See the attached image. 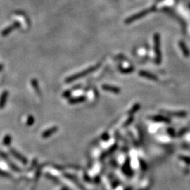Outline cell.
I'll use <instances>...</instances> for the list:
<instances>
[{"mask_svg": "<svg viewBox=\"0 0 190 190\" xmlns=\"http://www.w3.org/2000/svg\"><path fill=\"white\" fill-rule=\"evenodd\" d=\"M99 65L100 64H97L96 65H94V66L89 67V68L86 69V70H83V71H82L80 72H78V73L75 74V75L70 76V77H68V78H66V80H65V82H72V81H75L76 80H77V79H79L80 77H83V76L87 75V74L90 73V72H93L94 70H96V68H99Z\"/></svg>", "mask_w": 190, "mask_h": 190, "instance_id": "obj_1", "label": "cell"}, {"mask_svg": "<svg viewBox=\"0 0 190 190\" xmlns=\"http://www.w3.org/2000/svg\"><path fill=\"white\" fill-rule=\"evenodd\" d=\"M153 42H154V50L156 53V63L157 64H160L161 62V53H160V36L158 33L154 34Z\"/></svg>", "mask_w": 190, "mask_h": 190, "instance_id": "obj_2", "label": "cell"}, {"mask_svg": "<svg viewBox=\"0 0 190 190\" xmlns=\"http://www.w3.org/2000/svg\"><path fill=\"white\" fill-rule=\"evenodd\" d=\"M153 9H154V8L151 7V8H148V9H145V10H144V11H141L140 12H139V13H136V14L133 15H132V16L129 17L127 19H126L125 23L127 24L132 23V22H134V20H138V19L141 18L143 16H144L145 15L148 14V13H149L150 12L153 11Z\"/></svg>", "mask_w": 190, "mask_h": 190, "instance_id": "obj_3", "label": "cell"}, {"mask_svg": "<svg viewBox=\"0 0 190 190\" xmlns=\"http://www.w3.org/2000/svg\"><path fill=\"white\" fill-rule=\"evenodd\" d=\"M139 75L141 76V77H145V78L149 79L151 80H153V81H157L158 80V78L155 75L151 73V72L145 71V70H141V71L139 72Z\"/></svg>", "mask_w": 190, "mask_h": 190, "instance_id": "obj_4", "label": "cell"}, {"mask_svg": "<svg viewBox=\"0 0 190 190\" xmlns=\"http://www.w3.org/2000/svg\"><path fill=\"white\" fill-rule=\"evenodd\" d=\"M10 151H11V153H12V154H13V156H14L15 158H17V159H18L19 160H20V162H22V163H23V164H25H25H27V159L23 156H22L20 153H18V151H15V149H13V148H11V149H10Z\"/></svg>", "mask_w": 190, "mask_h": 190, "instance_id": "obj_5", "label": "cell"}, {"mask_svg": "<svg viewBox=\"0 0 190 190\" xmlns=\"http://www.w3.org/2000/svg\"><path fill=\"white\" fill-rule=\"evenodd\" d=\"M102 88L103 90L110 91V92L114 93V94H118V93H120V88L115 87V86L108 85V84H103L102 86Z\"/></svg>", "mask_w": 190, "mask_h": 190, "instance_id": "obj_6", "label": "cell"}, {"mask_svg": "<svg viewBox=\"0 0 190 190\" xmlns=\"http://www.w3.org/2000/svg\"><path fill=\"white\" fill-rule=\"evenodd\" d=\"M57 130H58V127H51V128H49L48 129H46V131L43 132V133L42 134V137L43 138L49 137L50 136L52 135L53 133L57 132Z\"/></svg>", "mask_w": 190, "mask_h": 190, "instance_id": "obj_7", "label": "cell"}, {"mask_svg": "<svg viewBox=\"0 0 190 190\" xmlns=\"http://www.w3.org/2000/svg\"><path fill=\"white\" fill-rule=\"evenodd\" d=\"M8 96V92L7 91H4V92L1 94V97H0V108H3L6 103V100H7Z\"/></svg>", "mask_w": 190, "mask_h": 190, "instance_id": "obj_8", "label": "cell"}, {"mask_svg": "<svg viewBox=\"0 0 190 190\" xmlns=\"http://www.w3.org/2000/svg\"><path fill=\"white\" fill-rule=\"evenodd\" d=\"M165 113L170 115L171 116H176V117H184L187 115L186 112L185 111H164Z\"/></svg>", "mask_w": 190, "mask_h": 190, "instance_id": "obj_9", "label": "cell"}, {"mask_svg": "<svg viewBox=\"0 0 190 190\" xmlns=\"http://www.w3.org/2000/svg\"><path fill=\"white\" fill-rule=\"evenodd\" d=\"M153 120L157 122H170V120L166 117L162 116V115H154L151 118Z\"/></svg>", "mask_w": 190, "mask_h": 190, "instance_id": "obj_10", "label": "cell"}, {"mask_svg": "<svg viewBox=\"0 0 190 190\" xmlns=\"http://www.w3.org/2000/svg\"><path fill=\"white\" fill-rule=\"evenodd\" d=\"M85 97L84 96H79V97H75V98H72V99H70L69 100V103L70 104H76V103H82L85 100Z\"/></svg>", "mask_w": 190, "mask_h": 190, "instance_id": "obj_11", "label": "cell"}, {"mask_svg": "<svg viewBox=\"0 0 190 190\" xmlns=\"http://www.w3.org/2000/svg\"><path fill=\"white\" fill-rule=\"evenodd\" d=\"M31 84H32V87L34 88V91H35L36 94H37L39 96H40L41 95H42V94H41L40 89H39V84H38L37 80H32V81H31Z\"/></svg>", "mask_w": 190, "mask_h": 190, "instance_id": "obj_12", "label": "cell"}, {"mask_svg": "<svg viewBox=\"0 0 190 190\" xmlns=\"http://www.w3.org/2000/svg\"><path fill=\"white\" fill-rule=\"evenodd\" d=\"M179 47H180L181 49H182L183 54H184L186 57L189 56V51H188L187 47H186L185 44H184V43L183 42H179Z\"/></svg>", "mask_w": 190, "mask_h": 190, "instance_id": "obj_13", "label": "cell"}, {"mask_svg": "<svg viewBox=\"0 0 190 190\" xmlns=\"http://www.w3.org/2000/svg\"><path fill=\"white\" fill-rule=\"evenodd\" d=\"M11 139L12 137L9 134H6V136L4 137V139H3V144L6 146H8V145L10 144V143L11 142Z\"/></svg>", "mask_w": 190, "mask_h": 190, "instance_id": "obj_14", "label": "cell"}, {"mask_svg": "<svg viewBox=\"0 0 190 190\" xmlns=\"http://www.w3.org/2000/svg\"><path fill=\"white\" fill-rule=\"evenodd\" d=\"M139 107H140V106H139V104H138V103H137V104H135V105H134V106H133V107L132 108V109H131L129 111V114L134 113L135 112H137V110L139 109Z\"/></svg>", "mask_w": 190, "mask_h": 190, "instance_id": "obj_15", "label": "cell"}, {"mask_svg": "<svg viewBox=\"0 0 190 190\" xmlns=\"http://www.w3.org/2000/svg\"><path fill=\"white\" fill-rule=\"evenodd\" d=\"M34 122V118L32 116V115H29V116L27 117V120L26 122L27 125L30 126V125H33Z\"/></svg>", "mask_w": 190, "mask_h": 190, "instance_id": "obj_16", "label": "cell"}, {"mask_svg": "<svg viewBox=\"0 0 190 190\" xmlns=\"http://www.w3.org/2000/svg\"><path fill=\"white\" fill-rule=\"evenodd\" d=\"M120 72H122V73H129V72H132L134 70L133 68H128L127 69H124V68H120Z\"/></svg>", "mask_w": 190, "mask_h": 190, "instance_id": "obj_17", "label": "cell"}, {"mask_svg": "<svg viewBox=\"0 0 190 190\" xmlns=\"http://www.w3.org/2000/svg\"><path fill=\"white\" fill-rule=\"evenodd\" d=\"M180 159L182 160L183 161L185 162L187 164H190V158L189 157H187V156H180Z\"/></svg>", "mask_w": 190, "mask_h": 190, "instance_id": "obj_18", "label": "cell"}, {"mask_svg": "<svg viewBox=\"0 0 190 190\" xmlns=\"http://www.w3.org/2000/svg\"><path fill=\"white\" fill-rule=\"evenodd\" d=\"M168 133L171 134V136H174L175 133H174V130L172 129H168Z\"/></svg>", "mask_w": 190, "mask_h": 190, "instance_id": "obj_19", "label": "cell"}, {"mask_svg": "<svg viewBox=\"0 0 190 190\" xmlns=\"http://www.w3.org/2000/svg\"><path fill=\"white\" fill-rule=\"evenodd\" d=\"M61 190H67V189H66V188H63V189H61Z\"/></svg>", "mask_w": 190, "mask_h": 190, "instance_id": "obj_20", "label": "cell"}]
</instances>
